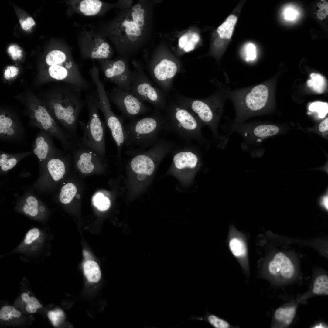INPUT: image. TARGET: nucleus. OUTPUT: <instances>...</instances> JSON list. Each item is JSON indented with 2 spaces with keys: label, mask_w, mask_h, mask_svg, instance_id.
I'll list each match as a JSON object with an SVG mask.
<instances>
[{
  "label": "nucleus",
  "mask_w": 328,
  "mask_h": 328,
  "mask_svg": "<svg viewBox=\"0 0 328 328\" xmlns=\"http://www.w3.org/2000/svg\"><path fill=\"white\" fill-rule=\"evenodd\" d=\"M80 88L67 83L58 87L51 96L49 106L53 118L72 135L78 143L80 138L77 131V122L85 101L82 98Z\"/></svg>",
  "instance_id": "nucleus-1"
},
{
  "label": "nucleus",
  "mask_w": 328,
  "mask_h": 328,
  "mask_svg": "<svg viewBox=\"0 0 328 328\" xmlns=\"http://www.w3.org/2000/svg\"><path fill=\"white\" fill-rule=\"evenodd\" d=\"M165 119L156 114L133 120L124 126L127 135L125 145L128 153L138 154L150 148L159 139L158 136L163 129Z\"/></svg>",
  "instance_id": "nucleus-2"
},
{
  "label": "nucleus",
  "mask_w": 328,
  "mask_h": 328,
  "mask_svg": "<svg viewBox=\"0 0 328 328\" xmlns=\"http://www.w3.org/2000/svg\"><path fill=\"white\" fill-rule=\"evenodd\" d=\"M225 92L234 107V124L243 123L257 114L266 106L269 97L268 87L261 84L233 91L228 88Z\"/></svg>",
  "instance_id": "nucleus-3"
},
{
  "label": "nucleus",
  "mask_w": 328,
  "mask_h": 328,
  "mask_svg": "<svg viewBox=\"0 0 328 328\" xmlns=\"http://www.w3.org/2000/svg\"><path fill=\"white\" fill-rule=\"evenodd\" d=\"M86 98L89 118L86 123L79 121L80 127L84 133L77 145L89 148L95 151L100 156H104L106 151V123L101 120L99 115V98L97 89L87 94Z\"/></svg>",
  "instance_id": "nucleus-4"
},
{
  "label": "nucleus",
  "mask_w": 328,
  "mask_h": 328,
  "mask_svg": "<svg viewBox=\"0 0 328 328\" xmlns=\"http://www.w3.org/2000/svg\"><path fill=\"white\" fill-rule=\"evenodd\" d=\"M174 114L165 119L163 129L188 141L195 140L202 145H207L208 141L202 132L203 125L191 113L184 108L176 107Z\"/></svg>",
  "instance_id": "nucleus-5"
},
{
  "label": "nucleus",
  "mask_w": 328,
  "mask_h": 328,
  "mask_svg": "<svg viewBox=\"0 0 328 328\" xmlns=\"http://www.w3.org/2000/svg\"><path fill=\"white\" fill-rule=\"evenodd\" d=\"M110 101L113 103L126 117L133 118L150 111V108L130 91L117 87L107 92Z\"/></svg>",
  "instance_id": "nucleus-6"
},
{
  "label": "nucleus",
  "mask_w": 328,
  "mask_h": 328,
  "mask_svg": "<svg viewBox=\"0 0 328 328\" xmlns=\"http://www.w3.org/2000/svg\"><path fill=\"white\" fill-rule=\"evenodd\" d=\"M197 149L186 147L174 152L171 170L181 176L194 174L201 166L200 155Z\"/></svg>",
  "instance_id": "nucleus-7"
},
{
  "label": "nucleus",
  "mask_w": 328,
  "mask_h": 328,
  "mask_svg": "<svg viewBox=\"0 0 328 328\" xmlns=\"http://www.w3.org/2000/svg\"><path fill=\"white\" fill-rule=\"evenodd\" d=\"M99 106L104 114L105 123L115 143L118 154L120 155L127 138L123 125V118L118 116L114 113L108 98L105 95L100 97Z\"/></svg>",
  "instance_id": "nucleus-8"
},
{
  "label": "nucleus",
  "mask_w": 328,
  "mask_h": 328,
  "mask_svg": "<svg viewBox=\"0 0 328 328\" xmlns=\"http://www.w3.org/2000/svg\"><path fill=\"white\" fill-rule=\"evenodd\" d=\"M105 78L116 84L117 87L130 91L132 73L121 60H100Z\"/></svg>",
  "instance_id": "nucleus-9"
},
{
  "label": "nucleus",
  "mask_w": 328,
  "mask_h": 328,
  "mask_svg": "<svg viewBox=\"0 0 328 328\" xmlns=\"http://www.w3.org/2000/svg\"><path fill=\"white\" fill-rule=\"evenodd\" d=\"M128 18H126L118 23L115 28V33L123 32L131 41H136L142 34L144 25L145 11L139 4L134 5Z\"/></svg>",
  "instance_id": "nucleus-10"
},
{
  "label": "nucleus",
  "mask_w": 328,
  "mask_h": 328,
  "mask_svg": "<svg viewBox=\"0 0 328 328\" xmlns=\"http://www.w3.org/2000/svg\"><path fill=\"white\" fill-rule=\"evenodd\" d=\"M233 131L240 134L249 143L261 142L262 139L274 135L278 132L279 128L276 126L263 124L256 125L253 123L234 124Z\"/></svg>",
  "instance_id": "nucleus-11"
},
{
  "label": "nucleus",
  "mask_w": 328,
  "mask_h": 328,
  "mask_svg": "<svg viewBox=\"0 0 328 328\" xmlns=\"http://www.w3.org/2000/svg\"><path fill=\"white\" fill-rule=\"evenodd\" d=\"M130 91L142 101L156 106L158 95L155 88L145 74L132 73Z\"/></svg>",
  "instance_id": "nucleus-12"
},
{
  "label": "nucleus",
  "mask_w": 328,
  "mask_h": 328,
  "mask_svg": "<svg viewBox=\"0 0 328 328\" xmlns=\"http://www.w3.org/2000/svg\"><path fill=\"white\" fill-rule=\"evenodd\" d=\"M88 39L87 48L82 50V56L84 59L107 60L111 54L109 44L101 36H90Z\"/></svg>",
  "instance_id": "nucleus-13"
},
{
  "label": "nucleus",
  "mask_w": 328,
  "mask_h": 328,
  "mask_svg": "<svg viewBox=\"0 0 328 328\" xmlns=\"http://www.w3.org/2000/svg\"><path fill=\"white\" fill-rule=\"evenodd\" d=\"M77 158V168L82 173L88 174L95 168L94 161L100 155L94 150L77 145L72 150Z\"/></svg>",
  "instance_id": "nucleus-14"
},
{
  "label": "nucleus",
  "mask_w": 328,
  "mask_h": 328,
  "mask_svg": "<svg viewBox=\"0 0 328 328\" xmlns=\"http://www.w3.org/2000/svg\"><path fill=\"white\" fill-rule=\"evenodd\" d=\"M268 270L270 274L276 276L279 274L288 278L293 276L294 269L293 265L289 259L282 252L276 254L269 262Z\"/></svg>",
  "instance_id": "nucleus-15"
},
{
  "label": "nucleus",
  "mask_w": 328,
  "mask_h": 328,
  "mask_svg": "<svg viewBox=\"0 0 328 328\" xmlns=\"http://www.w3.org/2000/svg\"><path fill=\"white\" fill-rule=\"evenodd\" d=\"M177 71L176 64L173 61L165 58L155 65L152 74L156 79L162 82L173 78Z\"/></svg>",
  "instance_id": "nucleus-16"
},
{
  "label": "nucleus",
  "mask_w": 328,
  "mask_h": 328,
  "mask_svg": "<svg viewBox=\"0 0 328 328\" xmlns=\"http://www.w3.org/2000/svg\"><path fill=\"white\" fill-rule=\"evenodd\" d=\"M103 6L99 0H82L75 1L74 8L80 13L86 16H95L99 14Z\"/></svg>",
  "instance_id": "nucleus-17"
},
{
  "label": "nucleus",
  "mask_w": 328,
  "mask_h": 328,
  "mask_svg": "<svg viewBox=\"0 0 328 328\" xmlns=\"http://www.w3.org/2000/svg\"><path fill=\"white\" fill-rule=\"evenodd\" d=\"M17 123L15 119L7 113H1L0 115V133L6 136H13L16 132Z\"/></svg>",
  "instance_id": "nucleus-18"
},
{
  "label": "nucleus",
  "mask_w": 328,
  "mask_h": 328,
  "mask_svg": "<svg viewBox=\"0 0 328 328\" xmlns=\"http://www.w3.org/2000/svg\"><path fill=\"white\" fill-rule=\"evenodd\" d=\"M237 19V17L235 15H231L218 28L217 31L221 38L226 39L231 38Z\"/></svg>",
  "instance_id": "nucleus-19"
},
{
  "label": "nucleus",
  "mask_w": 328,
  "mask_h": 328,
  "mask_svg": "<svg viewBox=\"0 0 328 328\" xmlns=\"http://www.w3.org/2000/svg\"><path fill=\"white\" fill-rule=\"evenodd\" d=\"M47 168L53 179L56 181L60 179L65 173V164L58 159H53L49 160Z\"/></svg>",
  "instance_id": "nucleus-20"
},
{
  "label": "nucleus",
  "mask_w": 328,
  "mask_h": 328,
  "mask_svg": "<svg viewBox=\"0 0 328 328\" xmlns=\"http://www.w3.org/2000/svg\"><path fill=\"white\" fill-rule=\"evenodd\" d=\"M84 274L90 282H96L100 279L101 273L98 264L94 261L88 260L83 265Z\"/></svg>",
  "instance_id": "nucleus-21"
},
{
  "label": "nucleus",
  "mask_w": 328,
  "mask_h": 328,
  "mask_svg": "<svg viewBox=\"0 0 328 328\" xmlns=\"http://www.w3.org/2000/svg\"><path fill=\"white\" fill-rule=\"evenodd\" d=\"M73 59L70 55L66 54L62 50H52L49 52L46 58V63L49 66L60 64Z\"/></svg>",
  "instance_id": "nucleus-22"
},
{
  "label": "nucleus",
  "mask_w": 328,
  "mask_h": 328,
  "mask_svg": "<svg viewBox=\"0 0 328 328\" xmlns=\"http://www.w3.org/2000/svg\"><path fill=\"white\" fill-rule=\"evenodd\" d=\"M51 148L50 145L45 138L42 136H39L35 140L33 151L38 158L44 159L46 157Z\"/></svg>",
  "instance_id": "nucleus-23"
},
{
  "label": "nucleus",
  "mask_w": 328,
  "mask_h": 328,
  "mask_svg": "<svg viewBox=\"0 0 328 328\" xmlns=\"http://www.w3.org/2000/svg\"><path fill=\"white\" fill-rule=\"evenodd\" d=\"M295 314V309L294 307L279 308L275 311V317L276 319L289 324L292 321Z\"/></svg>",
  "instance_id": "nucleus-24"
},
{
  "label": "nucleus",
  "mask_w": 328,
  "mask_h": 328,
  "mask_svg": "<svg viewBox=\"0 0 328 328\" xmlns=\"http://www.w3.org/2000/svg\"><path fill=\"white\" fill-rule=\"evenodd\" d=\"M77 189L73 183H68L62 188L60 195V199L61 202L64 204L69 203L75 195Z\"/></svg>",
  "instance_id": "nucleus-25"
},
{
  "label": "nucleus",
  "mask_w": 328,
  "mask_h": 328,
  "mask_svg": "<svg viewBox=\"0 0 328 328\" xmlns=\"http://www.w3.org/2000/svg\"><path fill=\"white\" fill-rule=\"evenodd\" d=\"M92 202L94 205L101 211L107 210L110 207V201L109 199L104 196L102 193L98 192L93 196Z\"/></svg>",
  "instance_id": "nucleus-26"
},
{
  "label": "nucleus",
  "mask_w": 328,
  "mask_h": 328,
  "mask_svg": "<svg viewBox=\"0 0 328 328\" xmlns=\"http://www.w3.org/2000/svg\"><path fill=\"white\" fill-rule=\"evenodd\" d=\"M313 292L316 294H328V278L325 275L319 276L315 280Z\"/></svg>",
  "instance_id": "nucleus-27"
},
{
  "label": "nucleus",
  "mask_w": 328,
  "mask_h": 328,
  "mask_svg": "<svg viewBox=\"0 0 328 328\" xmlns=\"http://www.w3.org/2000/svg\"><path fill=\"white\" fill-rule=\"evenodd\" d=\"M230 249L233 254L237 257H241L244 255L246 249L244 243L236 238L231 239L229 243Z\"/></svg>",
  "instance_id": "nucleus-28"
},
{
  "label": "nucleus",
  "mask_w": 328,
  "mask_h": 328,
  "mask_svg": "<svg viewBox=\"0 0 328 328\" xmlns=\"http://www.w3.org/2000/svg\"><path fill=\"white\" fill-rule=\"evenodd\" d=\"M23 301L26 304V310L31 313L36 312L37 309L42 307L38 300L33 297H30L26 293H23L21 296Z\"/></svg>",
  "instance_id": "nucleus-29"
},
{
  "label": "nucleus",
  "mask_w": 328,
  "mask_h": 328,
  "mask_svg": "<svg viewBox=\"0 0 328 328\" xmlns=\"http://www.w3.org/2000/svg\"><path fill=\"white\" fill-rule=\"evenodd\" d=\"M40 234V231L38 228H34L30 229L26 234L23 241L19 245V247L21 248L33 244L39 238Z\"/></svg>",
  "instance_id": "nucleus-30"
},
{
  "label": "nucleus",
  "mask_w": 328,
  "mask_h": 328,
  "mask_svg": "<svg viewBox=\"0 0 328 328\" xmlns=\"http://www.w3.org/2000/svg\"><path fill=\"white\" fill-rule=\"evenodd\" d=\"M21 315L20 313L12 306H4L0 310V318L4 321H7L13 318H19Z\"/></svg>",
  "instance_id": "nucleus-31"
},
{
  "label": "nucleus",
  "mask_w": 328,
  "mask_h": 328,
  "mask_svg": "<svg viewBox=\"0 0 328 328\" xmlns=\"http://www.w3.org/2000/svg\"><path fill=\"white\" fill-rule=\"evenodd\" d=\"M27 203L23 207L24 212L27 214L35 216L38 212V203L36 199L33 196L28 197L26 200Z\"/></svg>",
  "instance_id": "nucleus-32"
},
{
  "label": "nucleus",
  "mask_w": 328,
  "mask_h": 328,
  "mask_svg": "<svg viewBox=\"0 0 328 328\" xmlns=\"http://www.w3.org/2000/svg\"><path fill=\"white\" fill-rule=\"evenodd\" d=\"M310 76L312 79L308 81V85L317 92H322L324 87V79L321 75L314 73H312Z\"/></svg>",
  "instance_id": "nucleus-33"
},
{
  "label": "nucleus",
  "mask_w": 328,
  "mask_h": 328,
  "mask_svg": "<svg viewBox=\"0 0 328 328\" xmlns=\"http://www.w3.org/2000/svg\"><path fill=\"white\" fill-rule=\"evenodd\" d=\"M309 109L312 111L317 112L320 118L324 117L328 112V104L321 102H316L312 103Z\"/></svg>",
  "instance_id": "nucleus-34"
},
{
  "label": "nucleus",
  "mask_w": 328,
  "mask_h": 328,
  "mask_svg": "<svg viewBox=\"0 0 328 328\" xmlns=\"http://www.w3.org/2000/svg\"><path fill=\"white\" fill-rule=\"evenodd\" d=\"M209 322L216 328H230L232 327L231 324L226 321L213 315L208 317Z\"/></svg>",
  "instance_id": "nucleus-35"
},
{
  "label": "nucleus",
  "mask_w": 328,
  "mask_h": 328,
  "mask_svg": "<svg viewBox=\"0 0 328 328\" xmlns=\"http://www.w3.org/2000/svg\"><path fill=\"white\" fill-rule=\"evenodd\" d=\"M243 52L247 61L253 60L256 57V47L252 43H248L243 47Z\"/></svg>",
  "instance_id": "nucleus-36"
},
{
  "label": "nucleus",
  "mask_w": 328,
  "mask_h": 328,
  "mask_svg": "<svg viewBox=\"0 0 328 328\" xmlns=\"http://www.w3.org/2000/svg\"><path fill=\"white\" fill-rule=\"evenodd\" d=\"M299 14L298 11L293 6L290 5L285 8L283 12L285 19L290 21L296 19L298 17Z\"/></svg>",
  "instance_id": "nucleus-37"
},
{
  "label": "nucleus",
  "mask_w": 328,
  "mask_h": 328,
  "mask_svg": "<svg viewBox=\"0 0 328 328\" xmlns=\"http://www.w3.org/2000/svg\"><path fill=\"white\" fill-rule=\"evenodd\" d=\"M47 315L49 318L54 326L57 325L60 318L64 316L63 312L59 309L55 311H50L48 313Z\"/></svg>",
  "instance_id": "nucleus-38"
},
{
  "label": "nucleus",
  "mask_w": 328,
  "mask_h": 328,
  "mask_svg": "<svg viewBox=\"0 0 328 328\" xmlns=\"http://www.w3.org/2000/svg\"><path fill=\"white\" fill-rule=\"evenodd\" d=\"M317 5L320 9L318 11L317 17L320 20L323 19L328 15V2L324 1L322 3H318Z\"/></svg>",
  "instance_id": "nucleus-39"
},
{
  "label": "nucleus",
  "mask_w": 328,
  "mask_h": 328,
  "mask_svg": "<svg viewBox=\"0 0 328 328\" xmlns=\"http://www.w3.org/2000/svg\"><path fill=\"white\" fill-rule=\"evenodd\" d=\"M319 204L326 210L328 209V190L326 189L325 192L320 196L318 199Z\"/></svg>",
  "instance_id": "nucleus-40"
},
{
  "label": "nucleus",
  "mask_w": 328,
  "mask_h": 328,
  "mask_svg": "<svg viewBox=\"0 0 328 328\" xmlns=\"http://www.w3.org/2000/svg\"><path fill=\"white\" fill-rule=\"evenodd\" d=\"M8 52L11 55L12 58L14 60L17 58L20 59L22 56V51L18 47L15 45L10 46L8 48Z\"/></svg>",
  "instance_id": "nucleus-41"
},
{
  "label": "nucleus",
  "mask_w": 328,
  "mask_h": 328,
  "mask_svg": "<svg viewBox=\"0 0 328 328\" xmlns=\"http://www.w3.org/2000/svg\"><path fill=\"white\" fill-rule=\"evenodd\" d=\"M17 161L15 158L8 159L6 162L1 166V168L3 171H7L13 168L16 164Z\"/></svg>",
  "instance_id": "nucleus-42"
},
{
  "label": "nucleus",
  "mask_w": 328,
  "mask_h": 328,
  "mask_svg": "<svg viewBox=\"0 0 328 328\" xmlns=\"http://www.w3.org/2000/svg\"><path fill=\"white\" fill-rule=\"evenodd\" d=\"M35 24V22L33 18L29 17L26 20H23L22 23L21 25L24 30H26L30 29L31 26Z\"/></svg>",
  "instance_id": "nucleus-43"
},
{
  "label": "nucleus",
  "mask_w": 328,
  "mask_h": 328,
  "mask_svg": "<svg viewBox=\"0 0 328 328\" xmlns=\"http://www.w3.org/2000/svg\"><path fill=\"white\" fill-rule=\"evenodd\" d=\"M188 41L189 36L188 34H185L182 36L180 38L178 42L179 47L181 48L184 49Z\"/></svg>",
  "instance_id": "nucleus-44"
},
{
  "label": "nucleus",
  "mask_w": 328,
  "mask_h": 328,
  "mask_svg": "<svg viewBox=\"0 0 328 328\" xmlns=\"http://www.w3.org/2000/svg\"><path fill=\"white\" fill-rule=\"evenodd\" d=\"M319 129L320 132H323L328 130V118L325 119L322 121L319 126Z\"/></svg>",
  "instance_id": "nucleus-45"
},
{
  "label": "nucleus",
  "mask_w": 328,
  "mask_h": 328,
  "mask_svg": "<svg viewBox=\"0 0 328 328\" xmlns=\"http://www.w3.org/2000/svg\"><path fill=\"white\" fill-rule=\"evenodd\" d=\"M7 67L9 69L11 77L13 78L17 75L19 73V69L14 66H9Z\"/></svg>",
  "instance_id": "nucleus-46"
},
{
  "label": "nucleus",
  "mask_w": 328,
  "mask_h": 328,
  "mask_svg": "<svg viewBox=\"0 0 328 328\" xmlns=\"http://www.w3.org/2000/svg\"><path fill=\"white\" fill-rule=\"evenodd\" d=\"M194 44L190 39V41H188L183 49L184 51L186 52H188L192 50L194 48Z\"/></svg>",
  "instance_id": "nucleus-47"
},
{
  "label": "nucleus",
  "mask_w": 328,
  "mask_h": 328,
  "mask_svg": "<svg viewBox=\"0 0 328 328\" xmlns=\"http://www.w3.org/2000/svg\"><path fill=\"white\" fill-rule=\"evenodd\" d=\"M190 40L194 44L197 43L199 40V36L198 34L196 33L190 34Z\"/></svg>",
  "instance_id": "nucleus-48"
},
{
  "label": "nucleus",
  "mask_w": 328,
  "mask_h": 328,
  "mask_svg": "<svg viewBox=\"0 0 328 328\" xmlns=\"http://www.w3.org/2000/svg\"><path fill=\"white\" fill-rule=\"evenodd\" d=\"M9 156L5 154H3L1 155L0 159V166H1L5 164L8 160L7 158Z\"/></svg>",
  "instance_id": "nucleus-49"
},
{
  "label": "nucleus",
  "mask_w": 328,
  "mask_h": 328,
  "mask_svg": "<svg viewBox=\"0 0 328 328\" xmlns=\"http://www.w3.org/2000/svg\"><path fill=\"white\" fill-rule=\"evenodd\" d=\"M84 256L86 258L87 257H88L89 255V253L87 251H86L85 250L84 251Z\"/></svg>",
  "instance_id": "nucleus-50"
},
{
  "label": "nucleus",
  "mask_w": 328,
  "mask_h": 328,
  "mask_svg": "<svg viewBox=\"0 0 328 328\" xmlns=\"http://www.w3.org/2000/svg\"><path fill=\"white\" fill-rule=\"evenodd\" d=\"M39 210L41 211L42 212L44 210V208L43 207L41 206L39 207Z\"/></svg>",
  "instance_id": "nucleus-51"
},
{
  "label": "nucleus",
  "mask_w": 328,
  "mask_h": 328,
  "mask_svg": "<svg viewBox=\"0 0 328 328\" xmlns=\"http://www.w3.org/2000/svg\"><path fill=\"white\" fill-rule=\"evenodd\" d=\"M23 21V20L22 19H21L19 20V22L21 25Z\"/></svg>",
  "instance_id": "nucleus-52"
}]
</instances>
